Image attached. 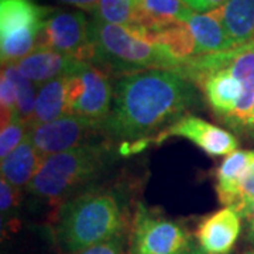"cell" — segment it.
<instances>
[{
  "instance_id": "d4e9b609",
  "label": "cell",
  "mask_w": 254,
  "mask_h": 254,
  "mask_svg": "<svg viewBox=\"0 0 254 254\" xmlns=\"http://www.w3.org/2000/svg\"><path fill=\"white\" fill-rule=\"evenodd\" d=\"M190 9L198 13H209L226 4L229 0H184Z\"/></svg>"
},
{
  "instance_id": "f546056e",
  "label": "cell",
  "mask_w": 254,
  "mask_h": 254,
  "mask_svg": "<svg viewBox=\"0 0 254 254\" xmlns=\"http://www.w3.org/2000/svg\"><path fill=\"white\" fill-rule=\"evenodd\" d=\"M133 1H137V0H133Z\"/></svg>"
},
{
  "instance_id": "f1b7e54d",
  "label": "cell",
  "mask_w": 254,
  "mask_h": 254,
  "mask_svg": "<svg viewBox=\"0 0 254 254\" xmlns=\"http://www.w3.org/2000/svg\"><path fill=\"white\" fill-rule=\"evenodd\" d=\"M184 254H206V253H205V252H202L199 247H192L190 250H188L187 253H184Z\"/></svg>"
},
{
  "instance_id": "cb8c5ba5",
  "label": "cell",
  "mask_w": 254,
  "mask_h": 254,
  "mask_svg": "<svg viewBox=\"0 0 254 254\" xmlns=\"http://www.w3.org/2000/svg\"><path fill=\"white\" fill-rule=\"evenodd\" d=\"M125 245H126L125 235H120V236L115 237L112 240L103 242L100 245L92 246V247H88L85 250L72 254H125Z\"/></svg>"
},
{
  "instance_id": "7c38bea8",
  "label": "cell",
  "mask_w": 254,
  "mask_h": 254,
  "mask_svg": "<svg viewBox=\"0 0 254 254\" xmlns=\"http://www.w3.org/2000/svg\"><path fill=\"white\" fill-rule=\"evenodd\" d=\"M78 63V60L60 54L54 50L40 48L13 65L23 76L40 88L47 82L66 76L72 72Z\"/></svg>"
},
{
  "instance_id": "44dd1931",
  "label": "cell",
  "mask_w": 254,
  "mask_h": 254,
  "mask_svg": "<svg viewBox=\"0 0 254 254\" xmlns=\"http://www.w3.org/2000/svg\"><path fill=\"white\" fill-rule=\"evenodd\" d=\"M28 131V127L26 122L20 116H14L7 126L1 127L0 133V157L1 160L6 158L7 155L23 143Z\"/></svg>"
},
{
  "instance_id": "ba28073f",
  "label": "cell",
  "mask_w": 254,
  "mask_h": 254,
  "mask_svg": "<svg viewBox=\"0 0 254 254\" xmlns=\"http://www.w3.org/2000/svg\"><path fill=\"white\" fill-rule=\"evenodd\" d=\"M54 50L73 60L93 64L95 44L92 41L91 23L81 11L53 10L44 21L38 48Z\"/></svg>"
},
{
  "instance_id": "277c9868",
  "label": "cell",
  "mask_w": 254,
  "mask_h": 254,
  "mask_svg": "<svg viewBox=\"0 0 254 254\" xmlns=\"http://www.w3.org/2000/svg\"><path fill=\"white\" fill-rule=\"evenodd\" d=\"M91 34L96 51L93 65L100 64L108 71L127 75L144 69L175 71L177 68V64L158 47L147 43L125 26L93 17Z\"/></svg>"
},
{
  "instance_id": "603a6c76",
  "label": "cell",
  "mask_w": 254,
  "mask_h": 254,
  "mask_svg": "<svg viewBox=\"0 0 254 254\" xmlns=\"http://www.w3.org/2000/svg\"><path fill=\"white\" fill-rule=\"evenodd\" d=\"M254 203V163L252 164L249 173L243 180V184L240 187V192H239V198H237L236 206L235 210L237 213L245 218L247 210L252 208Z\"/></svg>"
},
{
  "instance_id": "7402d4cb",
  "label": "cell",
  "mask_w": 254,
  "mask_h": 254,
  "mask_svg": "<svg viewBox=\"0 0 254 254\" xmlns=\"http://www.w3.org/2000/svg\"><path fill=\"white\" fill-rule=\"evenodd\" d=\"M20 192L16 187L6 181L0 180V210H1V223L4 219L11 218V215L17 210Z\"/></svg>"
},
{
  "instance_id": "83f0119b",
  "label": "cell",
  "mask_w": 254,
  "mask_h": 254,
  "mask_svg": "<svg viewBox=\"0 0 254 254\" xmlns=\"http://www.w3.org/2000/svg\"><path fill=\"white\" fill-rule=\"evenodd\" d=\"M246 134L254 137V108H253V112H252V116H250V122H249V127H247Z\"/></svg>"
},
{
  "instance_id": "8992f818",
  "label": "cell",
  "mask_w": 254,
  "mask_h": 254,
  "mask_svg": "<svg viewBox=\"0 0 254 254\" xmlns=\"http://www.w3.org/2000/svg\"><path fill=\"white\" fill-rule=\"evenodd\" d=\"M115 88L105 69L79 61L66 75V115L102 125L109 116Z\"/></svg>"
},
{
  "instance_id": "484cf974",
  "label": "cell",
  "mask_w": 254,
  "mask_h": 254,
  "mask_svg": "<svg viewBox=\"0 0 254 254\" xmlns=\"http://www.w3.org/2000/svg\"><path fill=\"white\" fill-rule=\"evenodd\" d=\"M60 3H64V4H69V6H73V7H78L81 10H86V11H91L93 13L98 4H99L100 0H57Z\"/></svg>"
},
{
  "instance_id": "30bf717a",
  "label": "cell",
  "mask_w": 254,
  "mask_h": 254,
  "mask_svg": "<svg viewBox=\"0 0 254 254\" xmlns=\"http://www.w3.org/2000/svg\"><path fill=\"white\" fill-rule=\"evenodd\" d=\"M168 137L187 138L195 145H198L202 151L213 157L232 154L239 147L237 138L230 131L193 115H185L184 118L177 120L174 125L167 127L158 136L154 137L151 143H161Z\"/></svg>"
},
{
  "instance_id": "3957f363",
  "label": "cell",
  "mask_w": 254,
  "mask_h": 254,
  "mask_svg": "<svg viewBox=\"0 0 254 254\" xmlns=\"http://www.w3.org/2000/svg\"><path fill=\"white\" fill-rule=\"evenodd\" d=\"M112 160V147L105 141H92L50 155L43 161L27 190L38 198L63 200L99 177Z\"/></svg>"
},
{
  "instance_id": "5bb4252c",
  "label": "cell",
  "mask_w": 254,
  "mask_h": 254,
  "mask_svg": "<svg viewBox=\"0 0 254 254\" xmlns=\"http://www.w3.org/2000/svg\"><path fill=\"white\" fill-rule=\"evenodd\" d=\"M187 24L195 38L196 55L223 53L236 48L220 21L218 10L193 13Z\"/></svg>"
},
{
  "instance_id": "d6986e66",
  "label": "cell",
  "mask_w": 254,
  "mask_h": 254,
  "mask_svg": "<svg viewBox=\"0 0 254 254\" xmlns=\"http://www.w3.org/2000/svg\"><path fill=\"white\" fill-rule=\"evenodd\" d=\"M1 72L9 78L14 91H16V100H17V115L26 122L28 127V123L31 122L33 115H34V108H36L37 99V86L31 81H28L26 76H23L18 72V69L13 65H3Z\"/></svg>"
},
{
  "instance_id": "4316f807",
  "label": "cell",
  "mask_w": 254,
  "mask_h": 254,
  "mask_svg": "<svg viewBox=\"0 0 254 254\" xmlns=\"http://www.w3.org/2000/svg\"><path fill=\"white\" fill-rule=\"evenodd\" d=\"M243 219H246V237L249 243L254 246V203L252 205V208L247 210Z\"/></svg>"
},
{
  "instance_id": "e0dca14e",
  "label": "cell",
  "mask_w": 254,
  "mask_h": 254,
  "mask_svg": "<svg viewBox=\"0 0 254 254\" xmlns=\"http://www.w3.org/2000/svg\"><path fill=\"white\" fill-rule=\"evenodd\" d=\"M218 13L235 47L254 41V0H229Z\"/></svg>"
},
{
  "instance_id": "ac0fdd59",
  "label": "cell",
  "mask_w": 254,
  "mask_h": 254,
  "mask_svg": "<svg viewBox=\"0 0 254 254\" xmlns=\"http://www.w3.org/2000/svg\"><path fill=\"white\" fill-rule=\"evenodd\" d=\"M66 115V76L57 78L38 88L36 108L28 128L54 122Z\"/></svg>"
},
{
  "instance_id": "4fadbf2b",
  "label": "cell",
  "mask_w": 254,
  "mask_h": 254,
  "mask_svg": "<svg viewBox=\"0 0 254 254\" xmlns=\"http://www.w3.org/2000/svg\"><path fill=\"white\" fill-rule=\"evenodd\" d=\"M254 163V150H236L220 163L216 170V193L226 208L235 209L240 187Z\"/></svg>"
},
{
  "instance_id": "9a60e30c",
  "label": "cell",
  "mask_w": 254,
  "mask_h": 254,
  "mask_svg": "<svg viewBox=\"0 0 254 254\" xmlns=\"http://www.w3.org/2000/svg\"><path fill=\"white\" fill-rule=\"evenodd\" d=\"M44 160L26 136L21 144L1 160V178L17 190L27 188Z\"/></svg>"
},
{
  "instance_id": "2e32d148",
  "label": "cell",
  "mask_w": 254,
  "mask_h": 254,
  "mask_svg": "<svg viewBox=\"0 0 254 254\" xmlns=\"http://www.w3.org/2000/svg\"><path fill=\"white\" fill-rule=\"evenodd\" d=\"M143 40L158 47L164 54L168 55L177 64V68L182 63L196 55L195 38L192 36L188 24L182 21L171 24L160 31L147 33L143 37Z\"/></svg>"
},
{
  "instance_id": "ffe728a7",
  "label": "cell",
  "mask_w": 254,
  "mask_h": 254,
  "mask_svg": "<svg viewBox=\"0 0 254 254\" xmlns=\"http://www.w3.org/2000/svg\"><path fill=\"white\" fill-rule=\"evenodd\" d=\"M134 16V1L133 0H100L93 17L99 18L105 23L119 24L130 27Z\"/></svg>"
},
{
  "instance_id": "7a4b0ae2",
  "label": "cell",
  "mask_w": 254,
  "mask_h": 254,
  "mask_svg": "<svg viewBox=\"0 0 254 254\" xmlns=\"http://www.w3.org/2000/svg\"><path fill=\"white\" fill-rule=\"evenodd\" d=\"M127 219L118 193L91 190L65 200L57 213L55 243L72 254L125 235Z\"/></svg>"
},
{
  "instance_id": "8fae6325",
  "label": "cell",
  "mask_w": 254,
  "mask_h": 254,
  "mask_svg": "<svg viewBox=\"0 0 254 254\" xmlns=\"http://www.w3.org/2000/svg\"><path fill=\"white\" fill-rule=\"evenodd\" d=\"M240 215L235 209L223 208L200 220L196 239L206 254H229L242 232Z\"/></svg>"
},
{
  "instance_id": "9c48e42d",
  "label": "cell",
  "mask_w": 254,
  "mask_h": 254,
  "mask_svg": "<svg viewBox=\"0 0 254 254\" xmlns=\"http://www.w3.org/2000/svg\"><path fill=\"white\" fill-rule=\"evenodd\" d=\"M96 133H102L98 123L73 115H65L46 125L30 127L27 137L38 154L47 158L92 143V136Z\"/></svg>"
},
{
  "instance_id": "6da1fadb",
  "label": "cell",
  "mask_w": 254,
  "mask_h": 254,
  "mask_svg": "<svg viewBox=\"0 0 254 254\" xmlns=\"http://www.w3.org/2000/svg\"><path fill=\"white\" fill-rule=\"evenodd\" d=\"M199 103L196 86L168 69H144L120 76L103 134L122 140L120 151L133 154L151 144L167 127Z\"/></svg>"
},
{
  "instance_id": "5b68a950",
  "label": "cell",
  "mask_w": 254,
  "mask_h": 254,
  "mask_svg": "<svg viewBox=\"0 0 254 254\" xmlns=\"http://www.w3.org/2000/svg\"><path fill=\"white\" fill-rule=\"evenodd\" d=\"M53 9L34 0H0L1 64H16L38 48L44 21Z\"/></svg>"
},
{
  "instance_id": "52a82bcc",
  "label": "cell",
  "mask_w": 254,
  "mask_h": 254,
  "mask_svg": "<svg viewBox=\"0 0 254 254\" xmlns=\"http://www.w3.org/2000/svg\"><path fill=\"white\" fill-rule=\"evenodd\" d=\"M193 247L190 235L173 219L138 203L128 236V254H184Z\"/></svg>"
}]
</instances>
